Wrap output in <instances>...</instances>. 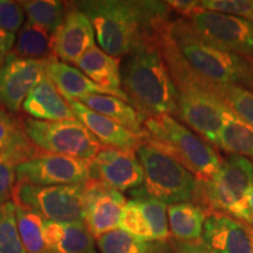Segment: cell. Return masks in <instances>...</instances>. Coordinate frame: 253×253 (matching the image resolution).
Masks as SVG:
<instances>
[{
    "instance_id": "cell-6",
    "label": "cell",
    "mask_w": 253,
    "mask_h": 253,
    "mask_svg": "<svg viewBox=\"0 0 253 253\" xmlns=\"http://www.w3.org/2000/svg\"><path fill=\"white\" fill-rule=\"evenodd\" d=\"M147 140L175 157L197 179H209L219 167L221 157L201 136L168 115L144 118Z\"/></svg>"
},
{
    "instance_id": "cell-1",
    "label": "cell",
    "mask_w": 253,
    "mask_h": 253,
    "mask_svg": "<svg viewBox=\"0 0 253 253\" xmlns=\"http://www.w3.org/2000/svg\"><path fill=\"white\" fill-rule=\"evenodd\" d=\"M89 18L100 48L116 59L160 38L170 23L167 1L84 0L73 1Z\"/></svg>"
},
{
    "instance_id": "cell-2",
    "label": "cell",
    "mask_w": 253,
    "mask_h": 253,
    "mask_svg": "<svg viewBox=\"0 0 253 253\" xmlns=\"http://www.w3.org/2000/svg\"><path fill=\"white\" fill-rule=\"evenodd\" d=\"M158 46L178 95L179 119L208 143L218 147L226 107L214 94L213 82L202 77L183 58L169 28L161 34Z\"/></svg>"
},
{
    "instance_id": "cell-41",
    "label": "cell",
    "mask_w": 253,
    "mask_h": 253,
    "mask_svg": "<svg viewBox=\"0 0 253 253\" xmlns=\"http://www.w3.org/2000/svg\"><path fill=\"white\" fill-rule=\"evenodd\" d=\"M88 253H99L96 251V250H94V251H90V252H88Z\"/></svg>"
},
{
    "instance_id": "cell-7",
    "label": "cell",
    "mask_w": 253,
    "mask_h": 253,
    "mask_svg": "<svg viewBox=\"0 0 253 253\" xmlns=\"http://www.w3.org/2000/svg\"><path fill=\"white\" fill-rule=\"evenodd\" d=\"M135 153L144 176L137 191L167 205L194 201L197 178L175 157L147 138Z\"/></svg>"
},
{
    "instance_id": "cell-25",
    "label": "cell",
    "mask_w": 253,
    "mask_h": 253,
    "mask_svg": "<svg viewBox=\"0 0 253 253\" xmlns=\"http://www.w3.org/2000/svg\"><path fill=\"white\" fill-rule=\"evenodd\" d=\"M218 147L229 154L248 157L253 162V126L225 108Z\"/></svg>"
},
{
    "instance_id": "cell-38",
    "label": "cell",
    "mask_w": 253,
    "mask_h": 253,
    "mask_svg": "<svg viewBox=\"0 0 253 253\" xmlns=\"http://www.w3.org/2000/svg\"><path fill=\"white\" fill-rule=\"evenodd\" d=\"M173 253H211L203 245V243H183L175 240L173 243Z\"/></svg>"
},
{
    "instance_id": "cell-36",
    "label": "cell",
    "mask_w": 253,
    "mask_h": 253,
    "mask_svg": "<svg viewBox=\"0 0 253 253\" xmlns=\"http://www.w3.org/2000/svg\"><path fill=\"white\" fill-rule=\"evenodd\" d=\"M18 164L7 157H0V205H4L13 199L17 185Z\"/></svg>"
},
{
    "instance_id": "cell-37",
    "label": "cell",
    "mask_w": 253,
    "mask_h": 253,
    "mask_svg": "<svg viewBox=\"0 0 253 253\" xmlns=\"http://www.w3.org/2000/svg\"><path fill=\"white\" fill-rule=\"evenodd\" d=\"M15 34L0 28V66L11 55L15 43Z\"/></svg>"
},
{
    "instance_id": "cell-26",
    "label": "cell",
    "mask_w": 253,
    "mask_h": 253,
    "mask_svg": "<svg viewBox=\"0 0 253 253\" xmlns=\"http://www.w3.org/2000/svg\"><path fill=\"white\" fill-rule=\"evenodd\" d=\"M96 245L101 253H173L168 240L141 239L120 229L96 238Z\"/></svg>"
},
{
    "instance_id": "cell-19",
    "label": "cell",
    "mask_w": 253,
    "mask_h": 253,
    "mask_svg": "<svg viewBox=\"0 0 253 253\" xmlns=\"http://www.w3.org/2000/svg\"><path fill=\"white\" fill-rule=\"evenodd\" d=\"M121 60L103 52L99 46H93L75 62L78 69L96 84L112 91L116 97L129 102L121 86Z\"/></svg>"
},
{
    "instance_id": "cell-5",
    "label": "cell",
    "mask_w": 253,
    "mask_h": 253,
    "mask_svg": "<svg viewBox=\"0 0 253 253\" xmlns=\"http://www.w3.org/2000/svg\"><path fill=\"white\" fill-rule=\"evenodd\" d=\"M253 185V162L248 157L230 154L221 158L216 172L209 179H197L194 203L208 214H229L252 225L248 196Z\"/></svg>"
},
{
    "instance_id": "cell-16",
    "label": "cell",
    "mask_w": 253,
    "mask_h": 253,
    "mask_svg": "<svg viewBox=\"0 0 253 253\" xmlns=\"http://www.w3.org/2000/svg\"><path fill=\"white\" fill-rule=\"evenodd\" d=\"M202 243L211 253H253V226L229 214L210 213Z\"/></svg>"
},
{
    "instance_id": "cell-18",
    "label": "cell",
    "mask_w": 253,
    "mask_h": 253,
    "mask_svg": "<svg viewBox=\"0 0 253 253\" xmlns=\"http://www.w3.org/2000/svg\"><path fill=\"white\" fill-rule=\"evenodd\" d=\"M21 109L31 119L38 121L54 122L75 119L68 102L47 75L27 95Z\"/></svg>"
},
{
    "instance_id": "cell-20",
    "label": "cell",
    "mask_w": 253,
    "mask_h": 253,
    "mask_svg": "<svg viewBox=\"0 0 253 253\" xmlns=\"http://www.w3.org/2000/svg\"><path fill=\"white\" fill-rule=\"evenodd\" d=\"M42 235L49 253H88L95 250L94 237L84 223L43 221Z\"/></svg>"
},
{
    "instance_id": "cell-3",
    "label": "cell",
    "mask_w": 253,
    "mask_h": 253,
    "mask_svg": "<svg viewBox=\"0 0 253 253\" xmlns=\"http://www.w3.org/2000/svg\"><path fill=\"white\" fill-rule=\"evenodd\" d=\"M121 86L129 102L144 118L168 115L179 119L178 95L158 46V39L123 58Z\"/></svg>"
},
{
    "instance_id": "cell-30",
    "label": "cell",
    "mask_w": 253,
    "mask_h": 253,
    "mask_svg": "<svg viewBox=\"0 0 253 253\" xmlns=\"http://www.w3.org/2000/svg\"><path fill=\"white\" fill-rule=\"evenodd\" d=\"M129 194L140 204L145 219L148 221L154 240H168L170 237L169 220H168V205L141 194L137 190H131Z\"/></svg>"
},
{
    "instance_id": "cell-15",
    "label": "cell",
    "mask_w": 253,
    "mask_h": 253,
    "mask_svg": "<svg viewBox=\"0 0 253 253\" xmlns=\"http://www.w3.org/2000/svg\"><path fill=\"white\" fill-rule=\"evenodd\" d=\"M62 24L52 34V53L65 63H74L95 46V33L89 18L73 1L66 2Z\"/></svg>"
},
{
    "instance_id": "cell-42",
    "label": "cell",
    "mask_w": 253,
    "mask_h": 253,
    "mask_svg": "<svg viewBox=\"0 0 253 253\" xmlns=\"http://www.w3.org/2000/svg\"><path fill=\"white\" fill-rule=\"evenodd\" d=\"M252 91H253V88H252Z\"/></svg>"
},
{
    "instance_id": "cell-9",
    "label": "cell",
    "mask_w": 253,
    "mask_h": 253,
    "mask_svg": "<svg viewBox=\"0 0 253 253\" xmlns=\"http://www.w3.org/2000/svg\"><path fill=\"white\" fill-rule=\"evenodd\" d=\"M86 183L52 186L17 183L13 203L33 211L49 221L84 223Z\"/></svg>"
},
{
    "instance_id": "cell-34",
    "label": "cell",
    "mask_w": 253,
    "mask_h": 253,
    "mask_svg": "<svg viewBox=\"0 0 253 253\" xmlns=\"http://www.w3.org/2000/svg\"><path fill=\"white\" fill-rule=\"evenodd\" d=\"M199 7L253 21V0H202Z\"/></svg>"
},
{
    "instance_id": "cell-29",
    "label": "cell",
    "mask_w": 253,
    "mask_h": 253,
    "mask_svg": "<svg viewBox=\"0 0 253 253\" xmlns=\"http://www.w3.org/2000/svg\"><path fill=\"white\" fill-rule=\"evenodd\" d=\"M15 205V218L19 235L26 253H49L42 235L43 219L28 209Z\"/></svg>"
},
{
    "instance_id": "cell-4",
    "label": "cell",
    "mask_w": 253,
    "mask_h": 253,
    "mask_svg": "<svg viewBox=\"0 0 253 253\" xmlns=\"http://www.w3.org/2000/svg\"><path fill=\"white\" fill-rule=\"evenodd\" d=\"M169 32L183 58L202 77L214 84L244 87L252 91L253 60L202 39L185 18L170 21Z\"/></svg>"
},
{
    "instance_id": "cell-31",
    "label": "cell",
    "mask_w": 253,
    "mask_h": 253,
    "mask_svg": "<svg viewBox=\"0 0 253 253\" xmlns=\"http://www.w3.org/2000/svg\"><path fill=\"white\" fill-rule=\"evenodd\" d=\"M214 84V82H213ZM216 96L235 115L253 126V91L239 86L213 84Z\"/></svg>"
},
{
    "instance_id": "cell-23",
    "label": "cell",
    "mask_w": 253,
    "mask_h": 253,
    "mask_svg": "<svg viewBox=\"0 0 253 253\" xmlns=\"http://www.w3.org/2000/svg\"><path fill=\"white\" fill-rule=\"evenodd\" d=\"M209 214L194 202L168 205V220L170 235L183 243L202 240L205 219Z\"/></svg>"
},
{
    "instance_id": "cell-17",
    "label": "cell",
    "mask_w": 253,
    "mask_h": 253,
    "mask_svg": "<svg viewBox=\"0 0 253 253\" xmlns=\"http://www.w3.org/2000/svg\"><path fill=\"white\" fill-rule=\"evenodd\" d=\"M74 116L84 125L90 134L103 144L125 151H136L144 137L129 131L116 122L87 108L79 101H67Z\"/></svg>"
},
{
    "instance_id": "cell-10",
    "label": "cell",
    "mask_w": 253,
    "mask_h": 253,
    "mask_svg": "<svg viewBox=\"0 0 253 253\" xmlns=\"http://www.w3.org/2000/svg\"><path fill=\"white\" fill-rule=\"evenodd\" d=\"M202 39L218 48L253 60V21L194 8L185 17Z\"/></svg>"
},
{
    "instance_id": "cell-39",
    "label": "cell",
    "mask_w": 253,
    "mask_h": 253,
    "mask_svg": "<svg viewBox=\"0 0 253 253\" xmlns=\"http://www.w3.org/2000/svg\"><path fill=\"white\" fill-rule=\"evenodd\" d=\"M167 4L169 5V7L171 8V11L176 12L177 14L181 15L182 18H185L186 15L191 13V11L194 8L197 7L199 5V1H182V0H176V1H167Z\"/></svg>"
},
{
    "instance_id": "cell-27",
    "label": "cell",
    "mask_w": 253,
    "mask_h": 253,
    "mask_svg": "<svg viewBox=\"0 0 253 253\" xmlns=\"http://www.w3.org/2000/svg\"><path fill=\"white\" fill-rule=\"evenodd\" d=\"M12 55L19 59L43 60L52 58V34L45 28L25 21L15 37Z\"/></svg>"
},
{
    "instance_id": "cell-8",
    "label": "cell",
    "mask_w": 253,
    "mask_h": 253,
    "mask_svg": "<svg viewBox=\"0 0 253 253\" xmlns=\"http://www.w3.org/2000/svg\"><path fill=\"white\" fill-rule=\"evenodd\" d=\"M21 126L31 143L48 154L91 162L102 148L77 118L54 122L25 118L21 120Z\"/></svg>"
},
{
    "instance_id": "cell-35",
    "label": "cell",
    "mask_w": 253,
    "mask_h": 253,
    "mask_svg": "<svg viewBox=\"0 0 253 253\" xmlns=\"http://www.w3.org/2000/svg\"><path fill=\"white\" fill-rule=\"evenodd\" d=\"M25 11L20 1L0 0V28L17 33L25 23Z\"/></svg>"
},
{
    "instance_id": "cell-28",
    "label": "cell",
    "mask_w": 253,
    "mask_h": 253,
    "mask_svg": "<svg viewBox=\"0 0 253 253\" xmlns=\"http://www.w3.org/2000/svg\"><path fill=\"white\" fill-rule=\"evenodd\" d=\"M27 20L45 28L53 34L62 24L66 14V2L60 0H27L20 1Z\"/></svg>"
},
{
    "instance_id": "cell-14",
    "label": "cell",
    "mask_w": 253,
    "mask_h": 253,
    "mask_svg": "<svg viewBox=\"0 0 253 253\" xmlns=\"http://www.w3.org/2000/svg\"><path fill=\"white\" fill-rule=\"evenodd\" d=\"M126 199L122 192L89 179L84 190V223L95 239L118 230Z\"/></svg>"
},
{
    "instance_id": "cell-22",
    "label": "cell",
    "mask_w": 253,
    "mask_h": 253,
    "mask_svg": "<svg viewBox=\"0 0 253 253\" xmlns=\"http://www.w3.org/2000/svg\"><path fill=\"white\" fill-rule=\"evenodd\" d=\"M79 102L93 112L110 119L112 121L122 126L123 128L128 129L129 131L134 132L141 137H145L143 129L144 116L130 103L116 96L103 94L86 95V96L81 97Z\"/></svg>"
},
{
    "instance_id": "cell-13",
    "label": "cell",
    "mask_w": 253,
    "mask_h": 253,
    "mask_svg": "<svg viewBox=\"0 0 253 253\" xmlns=\"http://www.w3.org/2000/svg\"><path fill=\"white\" fill-rule=\"evenodd\" d=\"M49 59L27 60L9 55L0 66V106L7 112H19L27 95L46 75Z\"/></svg>"
},
{
    "instance_id": "cell-12",
    "label": "cell",
    "mask_w": 253,
    "mask_h": 253,
    "mask_svg": "<svg viewBox=\"0 0 253 253\" xmlns=\"http://www.w3.org/2000/svg\"><path fill=\"white\" fill-rule=\"evenodd\" d=\"M91 181L118 191H131L143 184V170L135 151L102 147L89 163Z\"/></svg>"
},
{
    "instance_id": "cell-11",
    "label": "cell",
    "mask_w": 253,
    "mask_h": 253,
    "mask_svg": "<svg viewBox=\"0 0 253 253\" xmlns=\"http://www.w3.org/2000/svg\"><path fill=\"white\" fill-rule=\"evenodd\" d=\"M89 163L62 155L40 153L18 164L17 183L41 186L84 184L90 178Z\"/></svg>"
},
{
    "instance_id": "cell-32",
    "label": "cell",
    "mask_w": 253,
    "mask_h": 253,
    "mask_svg": "<svg viewBox=\"0 0 253 253\" xmlns=\"http://www.w3.org/2000/svg\"><path fill=\"white\" fill-rule=\"evenodd\" d=\"M0 253H26L18 231L13 201L0 205Z\"/></svg>"
},
{
    "instance_id": "cell-33",
    "label": "cell",
    "mask_w": 253,
    "mask_h": 253,
    "mask_svg": "<svg viewBox=\"0 0 253 253\" xmlns=\"http://www.w3.org/2000/svg\"><path fill=\"white\" fill-rule=\"evenodd\" d=\"M119 229L137 238L154 240L148 221L135 198L126 201L120 219Z\"/></svg>"
},
{
    "instance_id": "cell-24",
    "label": "cell",
    "mask_w": 253,
    "mask_h": 253,
    "mask_svg": "<svg viewBox=\"0 0 253 253\" xmlns=\"http://www.w3.org/2000/svg\"><path fill=\"white\" fill-rule=\"evenodd\" d=\"M39 154L40 150L27 138L21 122L0 108V157H7L19 164Z\"/></svg>"
},
{
    "instance_id": "cell-21",
    "label": "cell",
    "mask_w": 253,
    "mask_h": 253,
    "mask_svg": "<svg viewBox=\"0 0 253 253\" xmlns=\"http://www.w3.org/2000/svg\"><path fill=\"white\" fill-rule=\"evenodd\" d=\"M46 75L55 84L66 101H79L81 97L89 94L115 96V94L112 91L94 84L80 69L60 61L55 56L50 58L47 63Z\"/></svg>"
},
{
    "instance_id": "cell-40",
    "label": "cell",
    "mask_w": 253,
    "mask_h": 253,
    "mask_svg": "<svg viewBox=\"0 0 253 253\" xmlns=\"http://www.w3.org/2000/svg\"><path fill=\"white\" fill-rule=\"evenodd\" d=\"M248 203H249L250 212H251V216H252V219H253V185H252V188L250 189V191H249Z\"/></svg>"
}]
</instances>
